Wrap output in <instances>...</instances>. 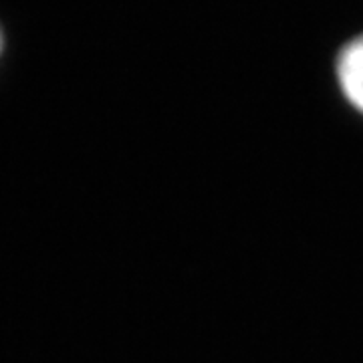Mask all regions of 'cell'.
<instances>
[{
  "label": "cell",
  "instance_id": "obj_1",
  "mask_svg": "<svg viewBox=\"0 0 363 363\" xmlns=\"http://www.w3.org/2000/svg\"><path fill=\"white\" fill-rule=\"evenodd\" d=\"M335 79L343 97L363 113V35L351 39L335 59Z\"/></svg>",
  "mask_w": 363,
  "mask_h": 363
},
{
  "label": "cell",
  "instance_id": "obj_2",
  "mask_svg": "<svg viewBox=\"0 0 363 363\" xmlns=\"http://www.w3.org/2000/svg\"><path fill=\"white\" fill-rule=\"evenodd\" d=\"M0 51H2V35H0Z\"/></svg>",
  "mask_w": 363,
  "mask_h": 363
}]
</instances>
